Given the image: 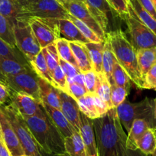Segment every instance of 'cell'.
<instances>
[{
  "label": "cell",
  "instance_id": "1",
  "mask_svg": "<svg viewBox=\"0 0 156 156\" xmlns=\"http://www.w3.org/2000/svg\"><path fill=\"white\" fill-rule=\"evenodd\" d=\"M99 156H128L127 136L112 108L101 118L93 119Z\"/></svg>",
  "mask_w": 156,
  "mask_h": 156
},
{
  "label": "cell",
  "instance_id": "2",
  "mask_svg": "<svg viewBox=\"0 0 156 156\" xmlns=\"http://www.w3.org/2000/svg\"><path fill=\"white\" fill-rule=\"evenodd\" d=\"M42 156H64V137L47 115L43 113L23 118Z\"/></svg>",
  "mask_w": 156,
  "mask_h": 156
},
{
  "label": "cell",
  "instance_id": "3",
  "mask_svg": "<svg viewBox=\"0 0 156 156\" xmlns=\"http://www.w3.org/2000/svg\"><path fill=\"white\" fill-rule=\"evenodd\" d=\"M106 39L110 44L115 58L137 87L143 89V81L138 66L137 51L133 44L127 39L121 29L106 34Z\"/></svg>",
  "mask_w": 156,
  "mask_h": 156
},
{
  "label": "cell",
  "instance_id": "4",
  "mask_svg": "<svg viewBox=\"0 0 156 156\" xmlns=\"http://www.w3.org/2000/svg\"><path fill=\"white\" fill-rule=\"evenodd\" d=\"M116 112L127 133L129 132L133 122L138 119L146 120L151 128L156 127V119L154 116V100L148 98L133 103L125 100L116 108Z\"/></svg>",
  "mask_w": 156,
  "mask_h": 156
},
{
  "label": "cell",
  "instance_id": "5",
  "mask_svg": "<svg viewBox=\"0 0 156 156\" xmlns=\"http://www.w3.org/2000/svg\"><path fill=\"white\" fill-rule=\"evenodd\" d=\"M8 117L14 129L25 156H42L32 134L23 118L12 107L11 105L0 106Z\"/></svg>",
  "mask_w": 156,
  "mask_h": 156
},
{
  "label": "cell",
  "instance_id": "6",
  "mask_svg": "<svg viewBox=\"0 0 156 156\" xmlns=\"http://www.w3.org/2000/svg\"><path fill=\"white\" fill-rule=\"evenodd\" d=\"M129 15L124 19L136 51L156 48V35L138 18L128 3Z\"/></svg>",
  "mask_w": 156,
  "mask_h": 156
},
{
  "label": "cell",
  "instance_id": "7",
  "mask_svg": "<svg viewBox=\"0 0 156 156\" xmlns=\"http://www.w3.org/2000/svg\"><path fill=\"white\" fill-rule=\"evenodd\" d=\"M13 31L16 47L29 63L41 51V46L27 21L13 19Z\"/></svg>",
  "mask_w": 156,
  "mask_h": 156
},
{
  "label": "cell",
  "instance_id": "8",
  "mask_svg": "<svg viewBox=\"0 0 156 156\" xmlns=\"http://www.w3.org/2000/svg\"><path fill=\"white\" fill-rule=\"evenodd\" d=\"M69 13L58 0H38L35 2H26L20 20L28 18L67 19Z\"/></svg>",
  "mask_w": 156,
  "mask_h": 156
},
{
  "label": "cell",
  "instance_id": "9",
  "mask_svg": "<svg viewBox=\"0 0 156 156\" xmlns=\"http://www.w3.org/2000/svg\"><path fill=\"white\" fill-rule=\"evenodd\" d=\"M3 83L12 91L26 94L41 101L37 76L31 67L19 74L9 76Z\"/></svg>",
  "mask_w": 156,
  "mask_h": 156
},
{
  "label": "cell",
  "instance_id": "10",
  "mask_svg": "<svg viewBox=\"0 0 156 156\" xmlns=\"http://www.w3.org/2000/svg\"><path fill=\"white\" fill-rule=\"evenodd\" d=\"M58 1L67 10L69 14L87 25L91 29L95 31L96 34L103 41H105L106 34L102 29L101 27L100 26V25L97 23V21L91 16L85 2L67 1V0H58Z\"/></svg>",
  "mask_w": 156,
  "mask_h": 156
},
{
  "label": "cell",
  "instance_id": "11",
  "mask_svg": "<svg viewBox=\"0 0 156 156\" xmlns=\"http://www.w3.org/2000/svg\"><path fill=\"white\" fill-rule=\"evenodd\" d=\"M9 105L22 118L39 115L44 112L41 101L23 93L12 90Z\"/></svg>",
  "mask_w": 156,
  "mask_h": 156
},
{
  "label": "cell",
  "instance_id": "12",
  "mask_svg": "<svg viewBox=\"0 0 156 156\" xmlns=\"http://www.w3.org/2000/svg\"><path fill=\"white\" fill-rule=\"evenodd\" d=\"M51 27L56 32L58 38H64L69 41L80 43L90 42L83 35L76 25L67 19H41Z\"/></svg>",
  "mask_w": 156,
  "mask_h": 156
},
{
  "label": "cell",
  "instance_id": "13",
  "mask_svg": "<svg viewBox=\"0 0 156 156\" xmlns=\"http://www.w3.org/2000/svg\"><path fill=\"white\" fill-rule=\"evenodd\" d=\"M0 129L2 140L12 156H25L18 136L8 117L0 106Z\"/></svg>",
  "mask_w": 156,
  "mask_h": 156
},
{
  "label": "cell",
  "instance_id": "14",
  "mask_svg": "<svg viewBox=\"0 0 156 156\" xmlns=\"http://www.w3.org/2000/svg\"><path fill=\"white\" fill-rule=\"evenodd\" d=\"M25 21L29 24L41 49L44 48L49 44H53L58 39L55 30L46 24L42 19L37 18H28Z\"/></svg>",
  "mask_w": 156,
  "mask_h": 156
},
{
  "label": "cell",
  "instance_id": "15",
  "mask_svg": "<svg viewBox=\"0 0 156 156\" xmlns=\"http://www.w3.org/2000/svg\"><path fill=\"white\" fill-rule=\"evenodd\" d=\"M80 133L84 145L86 156H99L93 119L80 112Z\"/></svg>",
  "mask_w": 156,
  "mask_h": 156
},
{
  "label": "cell",
  "instance_id": "16",
  "mask_svg": "<svg viewBox=\"0 0 156 156\" xmlns=\"http://www.w3.org/2000/svg\"><path fill=\"white\" fill-rule=\"evenodd\" d=\"M61 98V110L67 120L77 131L80 127V110L76 100L69 94L60 90Z\"/></svg>",
  "mask_w": 156,
  "mask_h": 156
},
{
  "label": "cell",
  "instance_id": "17",
  "mask_svg": "<svg viewBox=\"0 0 156 156\" xmlns=\"http://www.w3.org/2000/svg\"><path fill=\"white\" fill-rule=\"evenodd\" d=\"M41 106L51 119V120L53 122V123L58 128V129L61 132L64 139L69 137V136H71L76 132H80L77 131L71 125V123L67 120V119L64 115V113L61 112V109H55V108L51 107L49 105L45 104L42 102H41Z\"/></svg>",
  "mask_w": 156,
  "mask_h": 156
},
{
  "label": "cell",
  "instance_id": "18",
  "mask_svg": "<svg viewBox=\"0 0 156 156\" xmlns=\"http://www.w3.org/2000/svg\"><path fill=\"white\" fill-rule=\"evenodd\" d=\"M37 82L40 88L41 102L55 109H61L60 90L57 89L53 85L39 76H37Z\"/></svg>",
  "mask_w": 156,
  "mask_h": 156
},
{
  "label": "cell",
  "instance_id": "19",
  "mask_svg": "<svg viewBox=\"0 0 156 156\" xmlns=\"http://www.w3.org/2000/svg\"><path fill=\"white\" fill-rule=\"evenodd\" d=\"M30 67H31L30 64H24L17 60L0 57V80L3 82L9 76L19 74Z\"/></svg>",
  "mask_w": 156,
  "mask_h": 156
},
{
  "label": "cell",
  "instance_id": "20",
  "mask_svg": "<svg viewBox=\"0 0 156 156\" xmlns=\"http://www.w3.org/2000/svg\"><path fill=\"white\" fill-rule=\"evenodd\" d=\"M69 43L80 71L84 73L88 70H93L89 52L85 44L76 41H69Z\"/></svg>",
  "mask_w": 156,
  "mask_h": 156
},
{
  "label": "cell",
  "instance_id": "21",
  "mask_svg": "<svg viewBox=\"0 0 156 156\" xmlns=\"http://www.w3.org/2000/svg\"><path fill=\"white\" fill-rule=\"evenodd\" d=\"M26 0H0V14L11 19H21Z\"/></svg>",
  "mask_w": 156,
  "mask_h": 156
},
{
  "label": "cell",
  "instance_id": "22",
  "mask_svg": "<svg viewBox=\"0 0 156 156\" xmlns=\"http://www.w3.org/2000/svg\"><path fill=\"white\" fill-rule=\"evenodd\" d=\"M149 123L146 120L142 119H136L132 124L129 132L128 133L126 140L127 148L136 149L137 142L142 137L145 132L150 129Z\"/></svg>",
  "mask_w": 156,
  "mask_h": 156
},
{
  "label": "cell",
  "instance_id": "23",
  "mask_svg": "<svg viewBox=\"0 0 156 156\" xmlns=\"http://www.w3.org/2000/svg\"><path fill=\"white\" fill-rule=\"evenodd\" d=\"M85 2L98 9L109 19L112 31L120 29L119 24L117 23L116 19H122L119 15L109 5L106 0H85Z\"/></svg>",
  "mask_w": 156,
  "mask_h": 156
},
{
  "label": "cell",
  "instance_id": "24",
  "mask_svg": "<svg viewBox=\"0 0 156 156\" xmlns=\"http://www.w3.org/2000/svg\"><path fill=\"white\" fill-rule=\"evenodd\" d=\"M64 156H86L84 145L80 132L64 139Z\"/></svg>",
  "mask_w": 156,
  "mask_h": 156
},
{
  "label": "cell",
  "instance_id": "25",
  "mask_svg": "<svg viewBox=\"0 0 156 156\" xmlns=\"http://www.w3.org/2000/svg\"><path fill=\"white\" fill-rule=\"evenodd\" d=\"M136 51H137V60L139 73H140L142 81H144L145 75L147 74L150 68L156 63L154 48L149 49H140Z\"/></svg>",
  "mask_w": 156,
  "mask_h": 156
},
{
  "label": "cell",
  "instance_id": "26",
  "mask_svg": "<svg viewBox=\"0 0 156 156\" xmlns=\"http://www.w3.org/2000/svg\"><path fill=\"white\" fill-rule=\"evenodd\" d=\"M104 42L85 43L87 49L89 52L90 58L92 63L93 70L97 75L103 73V51L104 48Z\"/></svg>",
  "mask_w": 156,
  "mask_h": 156
},
{
  "label": "cell",
  "instance_id": "27",
  "mask_svg": "<svg viewBox=\"0 0 156 156\" xmlns=\"http://www.w3.org/2000/svg\"><path fill=\"white\" fill-rule=\"evenodd\" d=\"M29 64L37 76L42 78L47 82H48L49 83L53 85L55 87H56V85H55V81H54L53 78L51 76V73L48 67L47 62H46L42 51L39 52L38 55L32 61H30Z\"/></svg>",
  "mask_w": 156,
  "mask_h": 156
},
{
  "label": "cell",
  "instance_id": "28",
  "mask_svg": "<svg viewBox=\"0 0 156 156\" xmlns=\"http://www.w3.org/2000/svg\"><path fill=\"white\" fill-rule=\"evenodd\" d=\"M117 60L113 53L110 44L107 40H105L104 48L103 51V73L105 74L110 84H113V80L112 78V70L115 63Z\"/></svg>",
  "mask_w": 156,
  "mask_h": 156
},
{
  "label": "cell",
  "instance_id": "29",
  "mask_svg": "<svg viewBox=\"0 0 156 156\" xmlns=\"http://www.w3.org/2000/svg\"><path fill=\"white\" fill-rule=\"evenodd\" d=\"M78 106L82 113L91 119L100 118V113L96 107L94 100V94L87 93L85 96L77 100Z\"/></svg>",
  "mask_w": 156,
  "mask_h": 156
},
{
  "label": "cell",
  "instance_id": "30",
  "mask_svg": "<svg viewBox=\"0 0 156 156\" xmlns=\"http://www.w3.org/2000/svg\"><path fill=\"white\" fill-rule=\"evenodd\" d=\"M0 37L13 48L16 47L13 31V19L0 14Z\"/></svg>",
  "mask_w": 156,
  "mask_h": 156
},
{
  "label": "cell",
  "instance_id": "31",
  "mask_svg": "<svg viewBox=\"0 0 156 156\" xmlns=\"http://www.w3.org/2000/svg\"><path fill=\"white\" fill-rule=\"evenodd\" d=\"M128 3L139 19L156 35V20L150 16L137 0H128Z\"/></svg>",
  "mask_w": 156,
  "mask_h": 156
},
{
  "label": "cell",
  "instance_id": "32",
  "mask_svg": "<svg viewBox=\"0 0 156 156\" xmlns=\"http://www.w3.org/2000/svg\"><path fill=\"white\" fill-rule=\"evenodd\" d=\"M137 148L148 155H151L156 149V139L151 128L148 129L138 141Z\"/></svg>",
  "mask_w": 156,
  "mask_h": 156
},
{
  "label": "cell",
  "instance_id": "33",
  "mask_svg": "<svg viewBox=\"0 0 156 156\" xmlns=\"http://www.w3.org/2000/svg\"><path fill=\"white\" fill-rule=\"evenodd\" d=\"M57 50H58L59 58H61L64 61L73 64L75 67H78L77 62L74 58L73 52H72L71 48L70 47V43L69 41L64 38H58L56 41ZM79 68V67H78Z\"/></svg>",
  "mask_w": 156,
  "mask_h": 156
},
{
  "label": "cell",
  "instance_id": "34",
  "mask_svg": "<svg viewBox=\"0 0 156 156\" xmlns=\"http://www.w3.org/2000/svg\"><path fill=\"white\" fill-rule=\"evenodd\" d=\"M0 57L17 60L24 64H30L23 54L17 48L12 47L8 43L3 41L1 37H0Z\"/></svg>",
  "mask_w": 156,
  "mask_h": 156
},
{
  "label": "cell",
  "instance_id": "35",
  "mask_svg": "<svg viewBox=\"0 0 156 156\" xmlns=\"http://www.w3.org/2000/svg\"><path fill=\"white\" fill-rule=\"evenodd\" d=\"M112 78L113 80L114 84L118 87H125L129 90L130 88V80L129 76L127 74L126 70L123 67L119 64L118 61L115 63L112 70Z\"/></svg>",
  "mask_w": 156,
  "mask_h": 156
},
{
  "label": "cell",
  "instance_id": "36",
  "mask_svg": "<svg viewBox=\"0 0 156 156\" xmlns=\"http://www.w3.org/2000/svg\"><path fill=\"white\" fill-rule=\"evenodd\" d=\"M99 83L97 86L96 94L99 96L103 101L106 103L110 109H112L111 103V84L106 77L104 73L98 75Z\"/></svg>",
  "mask_w": 156,
  "mask_h": 156
},
{
  "label": "cell",
  "instance_id": "37",
  "mask_svg": "<svg viewBox=\"0 0 156 156\" xmlns=\"http://www.w3.org/2000/svg\"><path fill=\"white\" fill-rule=\"evenodd\" d=\"M67 19H69L70 21H71L73 24L76 26V28L80 30V32L83 34V35L90 42L93 43H100V42H103V41L95 33V31L94 30L91 29L87 25H86L85 23H83V22L80 21L79 19H76L75 17H73V16L69 14L68 18Z\"/></svg>",
  "mask_w": 156,
  "mask_h": 156
},
{
  "label": "cell",
  "instance_id": "38",
  "mask_svg": "<svg viewBox=\"0 0 156 156\" xmlns=\"http://www.w3.org/2000/svg\"><path fill=\"white\" fill-rule=\"evenodd\" d=\"M41 51L44 54V58L46 60L49 70H50L51 73L52 74L54 70L59 65L60 58L58 53V50H57L56 44L55 42L53 44H49L46 48L41 49Z\"/></svg>",
  "mask_w": 156,
  "mask_h": 156
},
{
  "label": "cell",
  "instance_id": "39",
  "mask_svg": "<svg viewBox=\"0 0 156 156\" xmlns=\"http://www.w3.org/2000/svg\"><path fill=\"white\" fill-rule=\"evenodd\" d=\"M129 90L122 87L111 84V103L112 108L116 109L120 104H122L126 100Z\"/></svg>",
  "mask_w": 156,
  "mask_h": 156
},
{
  "label": "cell",
  "instance_id": "40",
  "mask_svg": "<svg viewBox=\"0 0 156 156\" xmlns=\"http://www.w3.org/2000/svg\"><path fill=\"white\" fill-rule=\"evenodd\" d=\"M52 78L55 81L56 87L60 90L69 94V87L68 83H67V79L65 73L63 71L61 67L59 65L56 67L54 72L51 74Z\"/></svg>",
  "mask_w": 156,
  "mask_h": 156
},
{
  "label": "cell",
  "instance_id": "41",
  "mask_svg": "<svg viewBox=\"0 0 156 156\" xmlns=\"http://www.w3.org/2000/svg\"><path fill=\"white\" fill-rule=\"evenodd\" d=\"M83 73V76H84L85 85H86V88L88 93L96 94L99 83L98 75L96 73V72L94 70H88V71L84 72Z\"/></svg>",
  "mask_w": 156,
  "mask_h": 156
},
{
  "label": "cell",
  "instance_id": "42",
  "mask_svg": "<svg viewBox=\"0 0 156 156\" xmlns=\"http://www.w3.org/2000/svg\"><path fill=\"white\" fill-rule=\"evenodd\" d=\"M111 7L116 12L121 19L124 20L125 17L129 15L128 2L126 0H106Z\"/></svg>",
  "mask_w": 156,
  "mask_h": 156
},
{
  "label": "cell",
  "instance_id": "43",
  "mask_svg": "<svg viewBox=\"0 0 156 156\" xmlns=\"http://www.w3.org/2000/svg\"><path fill=\"white\" fill-rule=\"evenodd\" d=\"M59 64L61 67V68H62L63 71L65 73L66 76H67V81L72 80V79H73L76 75H77L78 73H82L78 67H75L73 64L64 61V60H62L61 58L59 59Z\"/></svg>",
  "mask_w": 156,
  "mask_h": 156
},
{
  "label": "cell",
  "instance_id": "44",
  "mask_svg": "<svg viewBox=\"0 0 156 156\" xmlns=\"http://www.w3.org/2000/svg\"><path fill=\"white\" fill-rule=\"evenodd\" d=\"M156 84V63L150 68L143 81V89H154Z\"/></svg>",
  "mask_w": 156,
  "mask_h": 156
},
{
  "label": "cell",
  "instance_id": "45",
  "mask_svg": "<svg viewBox=\"0 0 156 156\" xmlns=\"http://www.w3.org/2000/svg\"><path fill=\"white\" fill-rule=\"evenodd\" d=\"M68 87L69 95L73 97L76 101L88 93L86 88L83 87L80 85L76 84V83H68Z\"/></svg>",
  "mask_w": 156,
  "mask_h": 156
},
{
  "label": "cell",
  "instance_id": "46",
  "mask_svg": "<svg viewBox=\"0 0 156 156\" xmlns=\"http://www.w3.org/2000/svg\"><path fill=\"white\" fill-rule=\"evenodd\" d=\"M12 96V90L0 80V106H4L8 101L10 102Z\"/></svg>",
  "mask_w": 156,
  "mask_h": 156
},
{
  "label": "cell",
  "instance_id": "47",
  "mask_svg": "<svg viewBox=\"0 0 156 156\" xmlns=\"http://www.w3.org/2000/svg\"><path fill=\"white\" fill-rule=\"evenodd\" d=\"M94 103H95L96 107H97V110H98L99 113H100V118L103 117L107 113L108 111L110 109V108L106 104V102L103 101L97 94H94Z\"/></svg>",
  "mask_w": 156,
  "mask_h": 156
},
{
  "label": "cell",
  "instance_id": "48",
  "mask_svg": "<svg viewBox=\"0 0 156 156\" xmlns=\"http://www.w3.org/2000/svg\"><path fill=\"white\" fill-rule=\"evenodd\" d=\"M141 6L156 20V9L152 0H137Z\"/></svg>",
  "mask_w": 156,
  "mask_h": 156
},
{
  "label": "cell",
  "instance_id": "49",
  "mask_svg": "<svg viewBox=\"0 0 156 156\" xmlns=\"http://www.w3.org/2000/svg\"><path fill=\"white\" fill-rule=\"evenodd\" d=\"M68 83H76V84L80 85V86L86 88V85H85V80H84V76H83V73H78L77 75L74 76L72 80L67 81ZM87 89V88H86Z\"/></svg>",
  "mask_w": 156,
  "mask_h": 156
},
{
  "label": "cell",
  "instance_id": "50",
  "mask_svg": "<svg viewBox=\"0 0 156 156\" xmlns=\"http://www.w3.org/2000/svg\"><path fill=\"white\" fill-rule=\"evenodd\" d=\"M0 156H12L8 148L4 144L2 139H0Z\"/></svg>",
  "mask_w": 156,
  "mask_h": 156
},
{
  "label": "cell",
  "instance_id": "51",
  "mask_svg": "<svg viewBox=\"0 0 156 156\" xmlns=\"http://www.w3.org/2000/svg\"><path fill=\"white\" fill-rule=\"evenodd\" d=\"M128 156H148V154H145L142 151L136 148V149H129L128 148Z\"/></svg>",
  "mask_w": 156,
  "mask_h": 156
},
{
  "label": "cell",
  "instance_id": "52",
  "mask_svg": "<svg viewBox=\"0 0 156 156\" xmlns=\"http://www.w3.org/2000/svg\"><path fill=\"white\" fill-rule=\"evenodd\" d=\"M154 116L156 119V98L154 100Z\"/></svg>",
  "mask_w": 156,
  "mask_h": 156
},
{
  "label": "cell",
  "instance_id": "53",
  "mask_svg": "<svg viewBox=\"0 0 156 156\" xmlns=\"http://www.w3.org/2000/svg\"><path fill=\"white\" fill-rule=\"evenodd\" d=\"M151 129H152L153 133H154V136H155V139H156V127H154V128H151Z\"/></svg>",
  "mask_w": 156,
  "mask_h": 156
},
{
  "label": "cell",
  "instance_id": "54",
  "mask_svg": "<svg viewBox=\"0 0 156 156\" xmlns=\"http://www.w3.org/2000/svg\"><path fill=\"white\" fill-rule=\"evenodd\" d=\"M67 1H77V2H85V0H67Z\"/></svg>",
  "mask_w": 156,
  "mask_h": 156
},
{
  "label": "cell",
  "instance_id": "55",
  "mask_svg": "<svg viewBox=\"0 0 156 156\" xmlns=\"http://www.w3.org/2000/svg\"><path fill=\"white\" fill-rule=\"evenodd\" d=\"M26 1H28V2H37V1H38V0H26Z\"/></svg>",
  "mask_w": 156,
  "mask_h": 156
},
{
  "label": "cell",
  "instance_id": "56",
  "mask_svg": "<svg viewBox=\"0 0 156 156\" xmlns=\"http://www.w3.org/2000/svg\"><path fill=\"white\" fill-rule=\"evenodd\" d=\"M153 2H154V7H155L156 9V0H152Z\"/></svg>",
  "mask_w": 156,
  "mask_h": 156
},
{
  "label": "cell",
  "instance_id": "57",
  "mask_svg": "<svg viewBox=\"0 0 156 156\" xmlns=\"http://www.w3.org/2000/svg\"><path fill=\"white\" fill-rule=\"evenodd\" d=\"M151 156H156V149H155V151H154V153H153V154H151Z\"/></svg>",
  "mask_w": 156,
  "mask_h": 156
},
{
  "label": "cell",
  "instance_id": "58",
  "mask_svg": "<svg viewBox=\"0 0 156 156\" xmlns=\"http://www.w3.org/2000/svg\"><path fill=\"white\" fill-rule=\"evenodd\" d=\"M0 139H2V134H1V129H0Z\"/></svg>",
  "mask_w": 156,
  "mask_h": 156
},
{
  "label": "cell",
  "instance_id": "59",
  "mask_svg": "<svg viewBox=\"0 0 156 156\" xmlns=\"http://www.w3.org/2000/svg\"><path fill=\"white\" fill-rule=\"evenodd\" d=\"M154 52H155V56H156V48H154Z\"/></svg>",
  "mask_w": 156,
  "mask_h": 156
},
{
  "label": "cell",
  "instance_id": "60",
  "mask_svg": "<svg viewBox=\"0 0 156 156\" xmlns=\"http://www.w3.org/2000/svg\"><path fill=\"white\" fill-rule=\"evenodd\" d=\"M153 90H154L156 91V84H155V87H154V89H153Z\"/></svg>",
  "mask_w": 156,
  "mask_h": 156
},
{
  "label": "cell",
  "instance_id": "61",
  "mask_svg": "<svg viewBox=\"0 0 156 156\" xmlns=\"http://www.w3.org/2000/svg\"><path fill=\"white\" fill-rule=\"evenodd\" d=\"M126 2H128V0H126Z\"/></svg>",
  "mask_w": 156,
  "mask_h": 156
}]
</instances>
